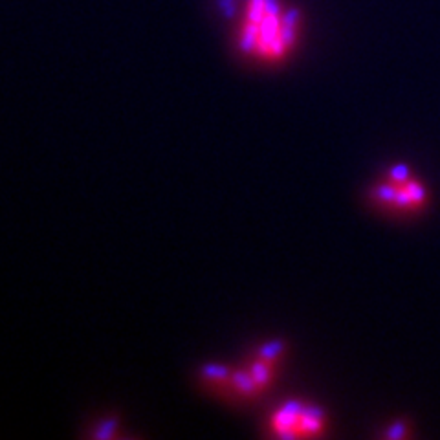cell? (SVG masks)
<instances>
[{
  "label": "cell",
  "instance_id": "4",
  "mask_svg": "<svg viewBox=\"0 0 440 440\" xmlns=\"http://www.w3.org/2000/svg\"><path fill=\"white\" fill-rule=\"evenodd\" d=\"M382 191V200L391 202L398 208H415L424 202V189L415 182H404L402 176H398V184L385 185Z\"/></svg>",
  "mask_w": 440,
  "mask_h": 440
},
{
  "label": "cell",
  "instance_id": "1",
  "mask_svg": "<svg viewBox=\"0 0 440 440\" xmlns=\"http://www.w3.org/2000/svg\"><path fill=\"white\" fill-rule=\"evenodd\" d=\"M300 13L282 0H244L235 21V46L253 63L279 64L297 44Z\"/></svg>",
  "mask_w": 440,
  "mask_h": 440
},
{
  "label": "cell",
  "instance_id": "2",
  "mask_svg": "<svg viewBox=\"0 0 440 440\" xmlns=\"http://www.w3.org/2000/svg\"><path fill=\"white\" fill-rule=\"evenodd\" d=\"M282 347L279 343L265 345L252 358L244 359L237 369L220 367L208 374V380L220 389L227 391L239 400H253L268 391L274 384L281 365Z\"/></svg>",
  "mask_w": 440,
  "mask_h": 440
},
{
  "label": "cell",
  "instance_id": "3",
  "mask_svg": "<svg viewBox=\"0 0 440 440\" xmlns=\"http://www.w3.org/2000/svg\"><path fill=\"white\" fill-rule=\"evenodd\" d=\"M266 428L277 439H307L319 436L325 429V416L321 409L300 402H288L268 416Z\"/></svg>",
  "mask_w": 440,
  "mask_h": 440
}]
</instances>
